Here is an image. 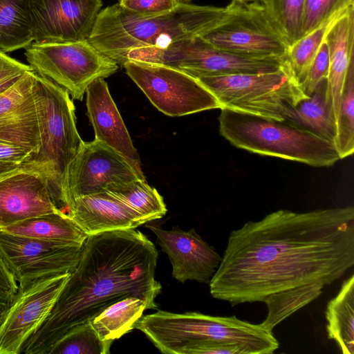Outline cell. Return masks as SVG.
<instances>
[{
  "instance_id": "1",
  "label": "cell",
  "mask_w": 354,
  "mask_h": 354,
  "mask_svg": "<svg viewBox=\"0 0 354 354\" xmlns=\"http://www.w3.org/2000/svg\"><path fill=\"white\" fill-rule=\"evenodd\" d=\"M354 265V207L279 209L232 231L209 285L232 305L310 283L329 285Z\"/></svg>"
},
{
  "instance_id": "2",
  "label": "cell",
  "mask_w": 354,
  "mask_h": 354,
  "mask_svg": "<svg viewBox=\"0 0 354 354\" xmlns=\"http://www.w3.org/2000/svg\"><path fill=\"white\" fill-rule=\"evenodd\" d=\"M158 258L155 245L136 229L88 235L51 311L20 354H48L69 330L125 296L157 310L155 299L162 290L155 279Z\"/></svg>"
},
{
  "instance_id": "3",
  "label": "cell",
  "mask_w": 354,
  "mask_h": 354,
  "mask_svg": "<svg viewBox=\"0 0 354 354\" xmlns=\"http://www.w3.org/2000/svg\"><path fill=\"white\" fill-rule=\"evenodd\" d=\"M224 12L225 8L180 2L167 12L139 14L117 3L101 10L88 40L100 52L122 65L131 50L162 48L181 39L201 36Z\"/></svg>"
},
{
  "instance_id": "4",
  "label": "cell",
  "mask_w": 354,
  "mask_h": 354,
  "mask_svg": "<svg viewBox=\"0 0 354 354\" xmlns=\"http://www.w3.org/2000/svg\"><path fill=\"white\" fill-rule=\"evenodd\" d=\"M32 95L36 107L40 143L21 165L46 180L58 209L68 215V167L84 142L76 127L75 108L68 91L48 78L35 74Z\"/></svg>"
},
{
  "instance_id": "5",
  "label": "cell",
  "mask_w": 354,
  "mask_h": 354,
  "mask_svg": "<svg viewBox=\"0 0 354 354\" xmlns=\"http://www.w3.org/2000/svg\"><path fill=\"white\" fill-rule=\"evenodd\" d=\"M218 122L223 138L252 153L319 167L341 160L333 142L287 120L221 109Z\"/></svg>"
},
{
  "instance_id": "6",
  "label": "cell",
  "mask_w": 354,
  "mask_h": 354,
  "mask_svg": "<svg viewBox=\"0 0 354 354\" xmlns=\"http://www.w3.org/2000/svg\"><path fill=\"white\" fill-rule=\"evenodd\" d=\"M195 78L214 95L220 109H228L278 120H286L291 109L308 96L287 64L274 72Z\"/></svg>"
},
{
  "instance_id": "7",
  "label": "cell",
  "mask_w": 354,
  "mask_h": 354,
  "mask_svg": "<svg viewBox=\"0 0 354 354\" xmlns=\"http://www.w3.org/2000/svg\"><path fill=\"white\" fill-rule=\"evenodd\" d=\"M25 49L26 60L35 74L65 88L72 99L80 101L90 84L109 77L119 67L88 39L61 43L32 41Z\"/></svg>"
},
{
  "instance_id": "8",
  "label": "cell",
  "mask_w": 354,
  "mask_h": 354,
  "mask_svg": "<svg viewBox=\"0 0 354 354\" xmlns=\"http://www.w3.org/2000/svg\"><path fill=\"white\" fill-rule=\"evenodd\" d=\"M128 60L169 66L194 77L236 73H261L279 71L285 59L249 57L216 48L201 36L181 39L162 47L142 48L129 51Z\"/></svg>"
},
{
  "instance_id": "9",
  "label": "cell",
  "mask_w": 354,
  "mask_h": 354,
  "mask_svg": "<svg viewBox=\"0 0 354 354\" xmlns=\"http://www.w3.org/2000/svg\"><path fill=\"white\" fill-rule=\"evenodd\" d=\"M201 37L216 48L249 57L284 59L288 48L260 3L232 1Z\"/></svg>"
},
{
  "instance_id": "10",
  "label": "cell",
  "mask_w": 354,
  "mask_h": 354,
  "mask_svg": "<svg viewBox=\"0 0 354 354\" xmlns=\"http://www.w3.org/2000/svg\"><path fill=\"white\" fill-rule=\"evenodd\" d=\"M128 76L162 113L182 116L220 109L214 95L196 78L165 64L128 60Z\"/></svg>"
},
{
  "instance_id": "11",
  "label": "cell",
  "mask_w": 354,
  "mask_h": 354,
  "mask_svg": "<svg viewBox=\"0 0 354 354\" xmlns=\"http://www.w3.org/2000/svg\"><path fill=\"white\" fill-rule=\"evenodd\" d=\"M70 274L18 283L13 301L0 317V354H20L49 315Z\"/></svg>"
},
{
  "instance_id": "12",
  "label": "cell",
  "mask_w": 354,
  "mask_h": 354,
  "mask_svg": "<svg viewBox=\"0 0 354 354\" xmlns=\"http://www.w3.org/2000/svg\"><path fill=\"white\" fill-rule=\"evenodd\" d=\"M83 245L15 235L0 230V250L18 283L71 273Z\"/></svg>"
},
{
  "instance_id": "13",
  "label": "cell",
  "mask_w": 354,
  "mask_h": 354,
  "mask_svg": "<svg viewBox=\"0 0 354 354\" xmlns=\"http://www.w3.org/2000/svg\"><path fill=\"white\" fill-rule=\"evenodd\" d=\"M145 179L123 156L94 140L84 144L71 162L66 178L69 207L73 200L105 192L110 185Z\"/></svg>"
},
{
  "instance_id": "14",
  "label": "cell",
  "mask_w": 354,
  "mask_h": 354,
  "mask_svg": "<svg viewBox=\"0 0 354 354\" xmlns=\"http://www.w3.org/2000/svg\"><path fill=\"white\" fill-rule=\"evenodd\" d=\"M31 32L37 43L88 39L102 0H29Z\"/></svg>"
},
{
  "instance_id": "15",
  "label": "cell",
  "mask_w": 354,
  "mask_h": 354,
  "mask_svg": "<svg viewBox=\"0 0 354 354\" xmlns=\"http://www.w3.org/2000/svg\"><path fill=\"white\" fill-rule=\"evenodd\" d=\"M156 242L169 257L172 277L185 283L188 280L209 283L221 261V257L196 233L194 229L184 231L179 227L167 230L147 225Z\"/></svg>"
},
{
  "instance_id": "16",
  "label": "cell",
  "mask_w": 354,
  "mask_h": 354,
  "mask_svg": "<svg viewBox=\"0 0 354 354\" xmlns=\"http://www.w3.org/2000/svg\"><path fill=\"white\" fill-rule=\"evenodd\" d=\"M59 211L46 180L39 173L20 167L0 177V229Z\"/></svg>"
},
{
  "instance_id": "17",
  "label": "cell",
  "mask_w": 354,
  "mask_h": 354,
  "mask_svg": "<svg viewBox=\"0 0 354 354\" xmlns=\"http://www.w3.org/2000/svg\"><path fill=\"white\" fill-rule=\"evenodd\" d=\"M87 115L95 139L109 146L142 173L139 155L120 112L102 78L93 81L86 91Z\"/></svg>"
},
{
  "instance_id": "18",
  "label": "cell",
  "mask_w": 354,
  "mask_h": 354,
  "mask_svg": "<svg viewBox=\"0 0 354 354\" xmlns=\"http://www.w3.org/2000/svg\"><path fill=\"white\" fill-rule=\"evenodd\" d=\"M68 216L88 235L136 229L145 223L137 213L106 191L73 200Z\"/></svg>"
},
{
  "instance_id": "19",
  "label": "cell",
  "mask_w": 354,
  "mask_h": 354,
  "mask_svg": "<svg viewBox=\"0 0 354 354\" xmlns=\"http://www.w3.org/2000/svg\"><path fill=\"white\" fill-rule=\"evenodd\" d=\"M354 6L329 28L325 41L329 52L328 86L336 127L341 95L351 62L354 59Z\"/></svg>"
},
{
  "instance_id": "20",
  "label": "cell",
  "mask_w": 354,
  "mask_h": 354,
  "mask_svg": "<svg viewBox=\"0 0 354 354\" xmlns=\"http://www.w3.org/2000/svg\"><path fill=\"white\" fill-rule=\"evenodd\" d=\"M286 120L335 143L337 127L328 78L299 102Z\"/></svg>"
},
{
  "instance_id": "21",
  "label": "cell",
  "mask_w": 354,
  "mask_h": 354,
  "mask_svg": "<svg viewBox=\"0 0 354 354\" xmlns=\"http://www.w3.org/2000/svg\"><path fill=\"white\" fill-rule=\"evenodd\" d=\"M0 230L15 235L73 245H83L88 236L60 211L32 217Z\"/></svg>"
},
{
  "instance_id": "22",
  "label": "cell",
  "mask_w": 354,
  "mask_h": 354,
  "mask_svg": "<svg viewBox=\"0 0 354 354\" xmlns=\"http://www.w3.org/2000/svg\"><path fill=\"white\" fill-rule=\"evenodd\" d=\"M328 337L342 353L354 354V275L346 279L326 309Z\"/></svg>"
},
{
  "instance_id": "23",
  "label": "cell",
  "mask_w": 354,
  "mask_h": 354,
  "mask_svg": "<svg viewBox=\"0 0 354 354\" xmlns=\"http://www.w3.org/2000/svg\"><path fill=\"white\" fill-rule=\"evenodd\" d=\"M147 309L144 300L128 295L106 306L89 321L102 339L114 342L131 331Z\"/></svg>"
},
{
  "instance_id": "24",
  "label": "cell",
  "mask_w": 354,
  "mask_h": 354,
  "mask_svg": "<svg viewBox=\"0 0 354 354\" xmlns=\"http://www.w3.org/2000/svg\"><path fill=\"white\" fill-rule=\"evenodd\" d=\"M32 41L29 0H0V50L26 48Z\"/></svg>"
},
{
  "instance_id": "25",
  "label": "cell",
  "mask_w": 354,
  "mask_h": 354,
  "mask_svg": "<svg viewBox=\"0 0 354 354\" xmlns=\"http://www.w3.org/2000/svg\"><path fill=\"white\" fill-rule=\"evenodd\" d=\"M105 191L137 213L145 223L160 218L167 213L162 196L145 179L112 184Z\"/></svg>"
},
{
  "instance_id": "26",
  "label": "cell",
  "mask_w": 354,
  "mask_h": 354,
  "mask_svg": "<svg viewBox=\"0 0 354 354\" xmlns=\"http://www.w3.org/2000/svg\"><path fill=\"white\" fill-rule=\"evenodd\" d=\"M0 140L35 153L39 147V124L31 95L19 107L0 118Z\"/></svg>"
},
{
  "instance_id": "27",
  "label": "cell",
  "mask_w": 354,
  "mask_h": 354,
  "mask_svg": "<svg viewBox=\"0 0 354 354\" xmlns=\"http://www.w3.org/2000/svg\"><path fill=\"white\" fill-rule=\"evenodd\" d=\"M325 286L310 283L270 294L262 302L266 303L268 315L260 324L270 332L288 317L318 298Z\"/></svg>"
},
{
  "instance_id": "28",
  "label": "cell",
  "mask_w": 354,
  "mask_h": 354,
  "mask_svg": "<svg viewBox=\"0 0 354 354\" xmlns=\"http://www.w3.org/2000/svg\"><path fill=\"white\" fill-rule=\"evenodd\" d=\"M353 6L336 13L288 47L285 61L299 84L306 77L329 28Z\"/></svg>"
},
{
  "instance_id": "29",
  "label": "cell",
  "mask_w": 354,
  "mask_h": 354,
  "mask_svg": "<svg viewBox=\"0 0 354 354\" xmlns=\"http://www.w3.org/2000/svg\"><path fill=\"white\" fill-rule=\"evenodd\" d=\"M306 0H263V11L288 47L302 37Z\"/></svg>"
},
{
  "instance_id": "30",
  "label": "cell",
  "mask_w": 354,
  "mask_h": 354,
  "mask_svg": "<svg viewBox=\"0 0 354 354\" xmlns=\"http://www.w3.org/2000/svg\"><path fill=\"white\" fill-rule=\"evenodd\" d=\"M113 342L102 339L88 321L69 330L48 354H109Z\"/></svg>"
},
{
  "instance_id": "31",
  "label": "cell",
  "mask_w": 354,
  "mask_h": 354,
  "mask_svg": "<svg viewBox=\"0 0 354 354\" xmlns=\"http://www.w3.org/2000/svg\"><path fill=\"white\" fill-rule=\"evenodd\" d=\"M335 145L340 159L354 152V59L350 64L339 101Z\"/></svg>"
},
{
  "instance_id": "32",
  "label": "cell",
  "mask_w": 354,
  "mask_h": 354,
  "mask_svg": "<svg viewBox=\"0 0 354 354\" xmlns=\"http://www.w3.org/2000/svg\"><path fill=\"white\" fill-rule=\"evenodd\" d=\"M353 5V0H306L302 37L318 28L336 13Z\"/></svg>"
},
{
  "instance_id": "33",
  "label": "cell",
  "mask_w": 354,
  "mask_h": 354,
  "mask_svg": "<svg viewBox=\"0 0 354 354\" xmlns=\"http://www.w3.org/2000/svg\"><path fill=\"white\" fill-rule=\"evenodd\" d=\"M35 74L32 71L26 72L0 93V118L16 109L31 95Z\"/></svg>"
},
{
  "instance_id": "34",
  "label": "cell",
  "mask_w": 354,
  "mask_h": 354,
  "mask_svg": "<svg viewBox=\"0 0 354 354\" xmlns=\"http://www.w3.org/2000/svg\"><path fill=\"white\" fill-rule=\"evenodd\" d=\"M329 64L328 47L324 39L306 77L300 84L303 91L306 95H309L313 92L322 80L328 78Z\"/></svg>"
},
{
  "instance_id": "35",
  "label": "cell",
  "mask_w": 354,
  "mask_h": 354,
  "mask_svg": "<svg viewBox=\"0 0 354 354\" xmlns=\"http://www.w3.org/2000/svg\"><path fill=\"white\" fill-rule=\"evenodd\" d=\"M180 354H248L239 344L214 339L198 340L185 346Z\"/></svg>"
},
{
  "instance_id": "36",
  "label": "cell",
  "mask_w": 354,
  "mask_h": 354,
  "mask_svg": "<svg viewBox=\"0 0 354 354\" xmlns=\"http://www.w3.org/2000/svg\"><path fill=\"white\" fill-rule=\"evenodd\" d=\"M17 290L15 274L0 250V312L11 304Z\"/></svg>"
},
{
  "instance_id": "37",
  "label": "cell",
  "mask_w": 354,
  "mask_h": 354,
  "mask_svg": "<svg viewBox=\"0 0 354 354\" xmlns=\"http://www.w3.org/2000/svg\"><path fill=\"white\" fill-rule=\"evenodd\" d=\"M118 3L133 12L156 14L171 10L180 2L178 0H122Z\"/></svg>"
},
{
  "instance_id": "38",
  "label": "cell",
  "mask_w": 354,
  "mask_h": 354,
  "mask_svg": "<svg viewBox=\"0 0 354 354\" xmlns=\"http://www.w3.org/2000/svg\"><path fill=\"white\" fill-rule=\"evenodd\" d=\"M32 151L19 145L0 140V161L21 165Z\"/></svg>"
},
{
  "instance_id": "39",
  "label": "cell",
  "mask_w": 354,
  "mask_h": 354,
  "mask_svg": "<svg viewBox=\"0 0 354 354\" xmlns=\"http://www.w3.org/2000/svg\"><path fill=\"white\" fill-rule=\"evenodd\" d=\"M30 71L32 69L29 65L21 63L0 50V81L12 76L21 75Z\"/></svg>"
},
{
  "instance_id": "40",
  "label": "cell",
  "mask_w": 354,
  "mask_h": 354,
  "mask_svg": "<svg viewBox=\"0 0 354 354\" xmlns=\"http://www.w3.org/2000/svg\"><path fill=\"white\" fill-rule=\"evenodd\" d=\"M20 167V165L0 161V177L17 169Z\"/></svg>"
},
{
  "instance_id": "41",
  "label": "cell",
  "mask_w": 354,
  "mask_h": 354,
  "mask_svg": "<svg viewBox=\"0 0 354 354\" xmlns=\"http://www.w3.org/2000/svg\"><path fill=\"white\" fill-rule=\"evenodd\" d=\"M21 75L12 76L0 81V93L14 84Z\"/></svg>"
},
{
  "instance_id": "42",
  "label": "cell",
  "mask_w": 354,
  "mask_h": 354,
  "mask_svg": "<svg viewBox=\"0 0 354 354\" xmlns=\"http://www.w3.org/2000/svg\"><path fill=\"white\" fill-rule=\"evenodd\" d=\"M232 1H234L236 3H240V4H248V3H261L263 0H232Z\"/></svg>"
},
{
  "instance_id": "43",
  "label": "cell",
  "mask_w": 354,
  "mask_h": 354,
  "mask_svg": "<svg viewBox=\"0 0 354 354\" xmlns=\"http://www.w3.org/2000/svg\"><path fill=\"white\" fill-rule=\"evenodd\" d=\"M180 2H183V3H185L187 1H189L190 0H178Z\"/></svg>"
},
{
  "instance_id": "44",
  "label": "cell",
  "mask_w": 354,
  "mask_h": 354,
  "mask_svg": "<svg viewBox=\"0 0 354 354\" xmlns=\"http://www.w3.org/2000/svg\"><path fill=\"white\" fill-rule=\"evenodd\" d=\"M118 2H120V1H122V0H118Z\"/></svg>"
},
{
  "instance_id": "45",
  "label": "cell",
  "mask_w": 354,
  "mask_h": 354,
  "mask_svg": "<svg viewBox=\"0 0 354 354\" xmlns=\"http://www.w3.org/2000/svg\"><path fill=\"white\" fill-rule=\"evenodd\" d=\"M1 313H2V312H0V317H1Z\"/></svg>"
}]
</instances>
